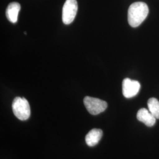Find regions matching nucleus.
<instances>
[{"instance_id": "1", "label": "nucleus", "mask_w": 159, "mask_h": 159, "mask_svg": "<svg viewBox=\"0 0 159 159\" xmlns=\"http://www.w3.org/2000/svg\"><path fill=\"white\" fill-rule=\"evenodd\" d=\"M148 14V5L143 2L133 3L128 10V22L132 27L139 26Z\"/></svg>"}, {"instance_id": "2", "label": "nucleus", "mask_w": 159, "mask_h": 159, "mask_svg": "<svg viewBox=\"0 0 159 159\" xmlns=\"http://www.w3.org/2000/svg\"><path fill=\"white\" fill-rule=\"evenodd\" d=\"M12 108L17 119L22 121L29 119L31 110L29 102L25 98L16 97L12 104Z\"/></svg>"}, {"instance_id": "3", "label": "nucleus", "mask_w": 159, "mask_h": 159, "mask_svg": "<svg viewBox=\"0 0 159 159\" xmlns=\"http://www.w3.org/2000/svg\"><path fill=\"white\" fill-rule=\"evenodd\" d=\"M84 104L87 111L93 115L101 113L107 107V103L105 101L91 97H85Z\"/></svg>"}, {"instance_id": "4", "label": "nucleus", "mask_w": 159, "mask_h": 159, "mask_svg": "<svg viewBox=\"0 0 159 159\" xmlns=\"http://www.w3.org/2000/svg\"><path fill=\"white\" fill-rule=\"evenodd\" d=\"M78 10L76 0H66L63 8L62 19L64 24L68 25L74 21Z\"/></svg>"}, {"instance_id": "5", "label": "nucleus", "mask_w": 159, "mask_h": 159, "mask_svg": "<svg viewBox=\"0 0 159 159\" xmlns=\"http://www.w3.org/2000/svg\"><path fill=\"white\" fill-rule=\"evenodd\" d=\"M140 89V84L136 80L125 79L122 83L123 94L125 98H130L136 96Z\"/></svg>"}, {"instance_id": "6", "label": "nucleus", "mask_w": 159, "mask_h": 159, "mask_svg": "<svg viewBox=\"0 0 159 159\" xmlns=\"http://www.w3.org/2000/svg\"><path fill=\"white\" fill-rule=\"evenodd\" d=\"M137 119L148 127H152L155 125L156 119L152 114L146 108L140 109L137 114Z\"/></svg>"}, {"instance_id": "7", "label": "nucleus", "mask_w": 159, "mask_h": 159, "mask_svg": "<svg viewBox=\"0 0 159 159\" xmlns=\"http://www.w3.org/2000/svg\"><path fill=\"white\" fill-rule=\"evenodd\" d=\"M21 10V6L19 3L13 2L10 3L6 10L7 19L12 23H17L18 13Z\"/></svg>"}, {"instance_id": "8", "label": "nucleus", "mask_w": 159, "mask_h": 159, "mask_svg": "<svg viewBox=\"0 0 159 159\" xmlns=\"http://www.w3.org/2000/svg\"><path fill=\"white\" fill-rule=\"evenodd\" d=\"M102 136V131L98 129H94L90 131L85 136L86 144L90 146L93 147L97 145Z\"/></svg>"}, {"instance_id": "9", "label": "nucleus", "mask_w": 159, "mask_h": 159, "mask_svg": "<svg viewBox=\"0 0 159 159\" xmlns=\"http://www.w3.org/2000/svg\"><path fill=\"white\" fill-rule=\"evenodd\" d=\"M148 108L150 112L156 119H159V101L156 98H150L148 102Z\"/></svg>"}]
</instances>
